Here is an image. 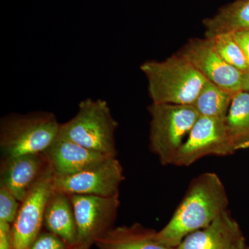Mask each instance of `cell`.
Wrapping results in <instances>:
<instances>
[{
  "label": "cell",
  "instance_id": "obj_18",
  "mask_svg": "<svg viewBox=\"0 0 249 249\" xmlns=\"http://www.w3.org/2000/svg\"><path fill=\"white\" fill-rule=\"evenodd\" d=\"M235 95L207 80L193 106L200 116L225 119Z\"/></svg>",
  "mask_w": 249,
  "mask_h": 249
},
{
  "label": "cell",
  "instance_id": "obj_4",
  "mask_svg": "<svg viewBox=\"0 0 249 249\" xmlns=\"http://www.w3.org/2000/svg\"><path fill=\"white\" fill-rule=\"evenodd\" d=\"M118 126L106 101L88 98L79 103L76 115L61 124L58 136L91 151L116 157Z\"/></svg>",
  "mask_w": 249,
  "mask_h": 249
},
{
  "label": "cell",
  "instance_id": "obj_16",
  "mask_svg": "<svg viewBox=\"0 0 249 249\" xmlns=\"http://www.w3.org/2000/svg\"><path fill=\"white\" fill-rule=\"evenodd\" d=\"M203 24L206 38L249 30V0H237L226 5L212 18L204 19Z\"/></svg>",
  "mask_w": 249,
  "mask_h": 249
},
{
  "label": "cell",
  "instance_id": "obj_14",
  "mask_svg": "<svg viewBox=\"0 0 249 249\" xmlns=\"http://www.w3.org/2000/svg\"><path fill=\"white\" fill-rule=\"evenodd\" d=\"M153 229L139 223L111 228L95 242L98 249H175L160 244Z\"/></svg>",
  "mask_w": 249,
  "mask_h": 249
},
{
  "label": "cell",
  "instance_id": "obj_25",
  "mask_svg": "<svg viewBox=\"0 0 249 249\" xmlns=\"http://www.w3.org/2000/svg\"><path fill=\"white\" fill-rule=\"evenodd\" d=\"M91 247L88 245H75L74 247H72L70 249H90Z\"/></svg>",
  "mask_w": 249,
  "mask_h": 249
},
{
  "label": "cell",
  "instance_id": "obj_24",
  "mask_svg": "<svg viewBox=\"0 0 249 249\" xmlns=\"http://www.w3.org/2000/svg\"><path fill=\"white\" fill-rule=\"evenodd\" d=\"M242 90L249 93V70L242 76Z\"/></svg>",
  "mask_w": 249,
  "mask_h": 249
},
{
  "label": "cell",
  "instance_id": "obj_11",
  "mask_svg": "<svg viewBox=\"0 0 249 249\" xmlns=\"http://www.w3.org/2000/svg\"><path fill=\"white\" fill-rule=\"evenodd\" d=\"M44 153L18 156L1 160L0 185L22 203L49 167Z\"/></svg>",
  "mask_w": 249,
  "mask_h": 249
},
{
  "label": "cell",
  "instance_id": "obj_9",
  "mask_svg": "<svg viewBox=\"0 0 249 249\" xmlns=\"http://www.w3.org/2000/svg\"><path fill=\"white\" fill-rule=\"evenodd\" d=\"M54 173L48 167L20 204L12 224L13 249H29L44 227L46 207L53 191Z\"/></svg>",
  "mask_w": 249,
  "mask_h": 249
},
{
  "label": "cell",
  "instance_id": "obj_2",
  "mask_svg": "<svg viewBox=\"0 0 249 249\" xmlns=\"http://www.w3.org/2000/svg\"><path fill=\"white\" fill-rule=\"evenodd\" d=\"M141 70L152 103L193 105L207 80L178 53L163 61L144 62Z\"/></svg>",
  "mask_w": 249,
  "mask_h": 249
},
{
  "label": "cell",
  "instance_id": "obj_6",
  "mask_svg": "<svg viewBox=\"0 0 249 249\" xmlns=\"http://www.w3.org/2000/svg\"><path fill=\"white\" fill-rule=\"evenodd\" d=\"M235 152L225 119L199 116L171 165L188 167L208 156L225 157Z\"/></svg>",
  "mask_w": 249,
  "mask_h": 249
},
{
  "label": "cell",
  "instance_id": "obj_3",
  "mask_svg": "<svg viewBox=\"0 0 249 249\" xmlns=\"http://www.w3.org/2000/svg\"><path fill=\"white\" fill-rule=\"evenodd\" d=\"M61 124L53 112L11 113L0 120L1 160L44 153L58 138Z\"/></svg>",
  "mask_w": 249,
  "mask_h": 249
},
{
  "label": "cell",
  "instance_id": "obj_12",
  "mask_svg": "<svg viewBox=\"0 0 249 249\" xmlns=\"http://www.w3.org/2000/svg\"><path fill=\"white\" fill-rule=\"evenodd\" d=\"M238 224L227 211L204 229L190 234L175 249H246Z\"/></svg>",
  "mask_w": 249,
  "mask_h": 249
},
{
  "label": "cell",
  "instance_id": "obj_20",
  "mask_svg": "<svg viewBox=\"0 0 249 249\" xmlns=\"http://www.w3.org/2000/svg\"><path fill=\"white\" fill-rule=\"evenodd\" d=\"M20 204L6 187L0 185V220L12 225L17 217Z\"/></svg>",
  "mask_w": 249,
  "mask_h": 249
},
{
  "label": "cell",
  "instance_id": "obj_1",
  "mask_svg": "<svg viewBox=\"0 0 249 249\" xmlns=\"http://www.w3.org/2000/svg\"><path fill=\"white\" fill-rule=\"evenodd\" d=\"M228 205L227 191L217 174H201L190 183L168 224L157 231V240L176 248L187 236L207 227L227 211Z\"/></svg>",
  "mask_w": 249,
  "mask_h": 249
},
{
  "label": "cell",
  "instance_id": "obj_7",
  "mask_svg": "<svg viewBox=\"0 0 249 249\" xmlns=\"http://www.w3.org/2000/svg\"><path fill=\"white\" fill-rule=\"evenodd\" d=\"M124 179L120 161L116 157H108L79 173L67 176L54 175L53 190L69 196H117Z\"/></svg>",
  "mask_w": 249,
  "mask_h": 249
},
{
  "label": "cell",
  "instance_id": "obj_10",
  "mask_svg": "<svg viewBox=\"0 0 249 249\" xmlns=\"http://www.w3.org/2000/svg\"><path fill=\"white\" fill-rule=\"evenodd\" d=\"M178 53L211 83L233 94L242 91L243 73L224 61L209 39H191Z\"/></svg>",
  "mask_w": 249,
  "mask_h": 249
},
{
  "label": "cell",
  "instance_id": "obj_13",
  "mask_svg": "<svg viewBox=\"0 0 249 249\" xmlns=\"http://www.w3.org/2000/svg\"><path fill=\"white\" fill-rule=\"evenodd\" d=\"M44 155L55 176L79 173L109 157L59 136Z\"/></svg>",
  "mask_w": 249,
  "mask_h": 249
},
{
  "label": "cell",
  "instance_id": "obj_22",
  "mask_svg": "<svg viewBox=\"0 0 249 249\" xmlns=\"http://www.w3.org/2000/svg\"><path fill=\"white\" fill-rule=\"evenodd\" d=\"M0 249H13L12 225L0 220Z\"/></svg>",
  "mask_w": 249,
  "mask_h": 249
},
{
  "label": "cell",
  "instance_id": "obj_23",
  "mask_svg": "<svg viewBox=\"0 0 249 249\" xmlns=\"http://www.w3.org/2000/svg\"><path fill=\"white\" fill-rule=\"evenodd\" d=\"M232 34L243 51L249 63V30L237 31Z\"/></svg>",
  "mask_w": 249,
  "mask_h": 249
},
{
  "label": "cell",
  "instance_id": "obj_15",
  "mask_svg": "<svg viewBox=\"0 0 249 249\" xmlns=\"http://www.w3.org/2000/svg\"><path fill=\"white\" fill-rule=\"evenodd\" d=\"M44 227L47 231L60 237L70 247L76 245V219L69 195L53 190L46 207Z\"/></svg>",
  "mask_w": 249,
  "mask_h": 249
},
{
  "label": "cell",
  "instance_id": "obj_8",
  "mask_svg": "<svg viewBox=\"0 0 249 249\" xmlns=\"http://www.w3.org/2000/svg\"><path fill=\"white\" fill-rule=\"evenodd\" d=\"M70 196L78 232L76 245L91 247L97 239L113 228L120 206L119 196Z\"/></svg>",
  "mask_w": 249,
  "mask_h": 249
},
{
  "label": "cell",
  "instance_id": "obj_26",
  "mask_svg": "<svg viewBox=\"0 0 249 249\" xmlns=\"http://www.w3.org/2000/svg\"><path fill=\"white\" fill-rule=\"evenodd\" d=\"M246 249H249V247H247V248Z\"/></svg>",
  "mask_w": 249,
  "mask_h": 249
},
{
  "label": "cell",
  "instance_id": "obj_19",
  "mask_svg": "<svg viewBox=\"0 0 249 249\" xmlns=\"http://www.w3.org/2000/svg\"><path fill=\"white\" fill-rule=\"evenodd\" d=\"M208 39L211 41L218 54L227 63L242 73L249 71L248 60L232 34H220Z\"/></svg>",
  "mask_w": 249,
  "mask_h": 249
},
{
  "label": "cell",
  "instance_id": "obj_17",
  "mask_svg": "<svg viewBox=\"0 0 249 249\" xmlns=\"http://www.w3.org/2000/svg\"><path fill=\"white\" fill-rule=\"evenodd\" d=\"M228 135L235 151L249 147V93L240 91L232 98L225 119Z\"/></svg>",
  "mask_w": 249,
  "mask_h": 249
},
{
  "label": "cell",
  "instance_id": "obj_5",
  "mask_svg": "<svg viewBox=\"0 0 249 249\" xmlns=\"http://www.w3.org/2000/svg\"><path fill=\"white\" fill-rule=\"evenodd\" d=\"M147 110L150 150L162 165H171L200 116L193 105L152 103Z\"/></svg>",
  "mask_w": 249,
  "mask_h": 249
},
{
  "label": "cell",
  "instance_id": "obj_21",
  "mask_svg": "<svg viewBox=\"0 0 249 249\" xmlns=\"http://www.w3.org/2000/svg\"><path fill=\"white\" fill-rule=\"evenodd\" d=\"M66 242L58 235L46 231L41 232L29 249H70Z\"/></svg>",
  "mask_w": 249,
  "mask_h": 249
}]
</instances>
